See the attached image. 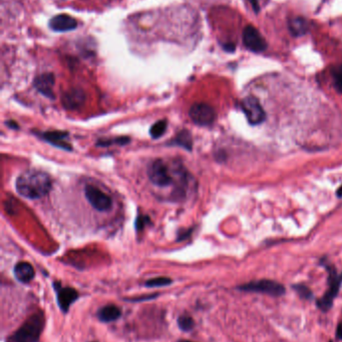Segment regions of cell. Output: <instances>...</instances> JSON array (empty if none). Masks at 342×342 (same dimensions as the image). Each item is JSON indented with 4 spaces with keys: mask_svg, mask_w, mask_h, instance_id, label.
<instances>
[{
    "mask_svg": "<svg viewBox=\"0 0 342 342\" xmlns=\"http://www.w3.org/2000/svg\"><path fill=\"white\" fill-rule=\"evenodd\" d=\"M17 192L29 199H38L47 195L53 187L51 176L39 170H28L22 172L16 179Z\"/></svg>",
    "mask_w": 342,
    "mask_h": 342,
    "instance_id": "obj_1",
    "label": "cell"
},
{
    "mask_svg": "<svg viewBox=\"0 0 342 342\" xmlns=\"http://www.w3.org/2000/svg\"><path fill=\"white\" fill-rule=\"evenodd\" d=\"M327 270L329 273L328 276L329 287L324 293V295L317 301V306L323 311H327L331 308L333 300L338 294L342 284V274H337L335 268L332 266H327Z\"/></svg>",
    "mask_w": 342,
    "mask_h": 342,
    "instance_id": "obj_2",
    "label": "cell"
},
{
    "mask_svg": "<svg viewBox=\"0 0 342 342\" xmlns=\"http://www.w3.org/2000/svg\"><path fill=\"white\" fill-rule=\"evenodd\" d=\"M42 317L35 315L21 326L13 336L14 342H39L40 332L42 329Z\"/></svg>",
    "mask_w": 342,
    "mask_h": 342,
    "instance_id": "obj_3",
    "label": "cell"
},
{
    "mask_svg": "<svg viewBox=\"0 0 342 342\" xmlns=\"http://www.w3.org/2000/svg\"><path fill=\"white\" fill-rule=\"evenodd\" d=\"M148 176L153 185L159 187H167L174 181L169 165L161 159L154 160L149 165Z\"/></svg>",
    "mask_w": 342,
    "mask_h": 342,
    "instance_id": "obj_4",
    "label": "cell"
},
{
    "mask_svg": "<svg viewBox=\"0 0 342 342\" xmlns=\"http://www.w3.org/2000/svg\"><path fill=\"white\" fill-rule=\"evenodd\" d=\"M240 290L248 291V292H257V293H265L272 296H281L285 293V288L282 284L269 280V279H261L257 281H251L246 284H243L238 287Z\"/></svg>",
    "mask_w": 342,
    "mask_h": 342,
    "instance_id": "obj_5",
    "label": "cell"
},
{
    "mask_svg": "<svg viewBox=\"0 0 342 342\" xmlns=\"http://www.w3.org/2000/svg\"><path fill=\"white\" fill-rule=\"evenodd\" d=\"M85 195L89 204L96 211H108L113 206L112 198L95 186L87 185L85 189Z\"/></svg>",
    "mask_w": 342,
    "mask_h": 342,
    "instance_id": "obj_6",
    "label": "cell"
},
{
    "mask_svg": "<svg viewBox=\"0 0 342 342\" xmlns=\"http://www.w3.org/2000/svg\"><path fill=\"white\" fill-rule=\"evenodd\" d=\"M190 118L193 122L201 126L211 125L216 119V112L214 108L206 103H195L190 108Z\"/></svg>",
    "mask_w": 342,
    "mask_h": 342,
    "instance_id": "obj_7",
    "label": "cell"
},
{
    "mask_svg": "<svg viewBox=\"0 0 342 342\" xmlns=\"http://www.w3.org/2000/svg\"><path fill=\"white\" fill-rule=\"evenodd\" d=\"M241 107L250 124L258 125L265 120V111L255 97L249 96L244 98L241 103Z\"/></svg>",
    "mask_w": 342,
    "mask_h": 342,
    "instance_id": "obj_8",
    "label": "cell"
},
{
    "mask_svg": "<svg viewBox=\"0 0 342 342\" xmlns=\"http://www.w3.org/2000/svg\"><path fill=\"white\" fill-rule=\"evenodd\" d=\"M244 45L253 52H263L267 48V42L256 28L251 25L245 27L243 31Z\"/></svg>",
    "mask_w": 342,
    "mask_h": 342,
    "instance_id": "obj_9",
    "label": "cell"
},
{
    "mask_svg": "<svg viewBox=\"0 0 342 342\" xmlns=\"http://www.w3.org/2000/svg\"><path fill=\"white\" fill-rule=\"evenodd\" d=\"M55 83L56 78L53 73H42L38 75L33 81V85L36 88V90L50 99H55L56 97L54 92Z\"/></svg>",
    "mask_w": 342,
    "mask_h": 342,
    "instance_id": "obj_10",
    "label": "cell"
},
{
    "mask_svg": "<svg viewBox=\"0 0 342 342\" xmlns=\"http://www.w3.org/2000/svg\"><path fill=\"white\" fill-rule=\"evenodd\" d=\"M50 27L56 32H67L78 28V21L68 14H58L50 20Z\"/></svg>",
    "mask_w": 342,
    "mask_h": 342,
    "instance_id": "obj_11",
    "label": "cell"
},
{
    "mask_svg": "<svg viewBox=\"0 0 342 342\" xmlns=\"http://www.w3.org/2000/svg\"><path fill=\"white\" fill-rule=\"evenodd\" d=\"M56 290L58 305L63 312H66L71 303L79 298V293L71 287H61L58 283L56 284Z\"/></svg>",
    "mask_w": 342,
    "mask_h": 342,
    "instance_id": "obj_12",
    "label": "cell"
},
{
    "mask_svg": "<svg viewBox=\"0 0 342 342\" xmlns=\"http://www.w3.org/2000/svg\"><path fill=\"white\" fill-rule=\"evenodd\" d=\"M86 100L85 92L80 88H72L66 91L61 98L62 104L67 109H76L82 106Z\"/></svg>",
    "mask_w": 342,
    "mask_h": 342,
    "instance_id": "obj_13",
    "label": "cell"
},
{
    "mask_svg": "<svg viewBox=\"0 0 342 342\" xmlns=\"http://www.w3.org/2000/svg\"><path fill=\"white\" fill-rule=\"evenodd\" d=\"M67 136H68L67 132L47 131L41 133V137L51 144L57 146L58 148L71 150V146L67 142Z\"/></svg>",
    "mask_w": 342,
    "mask_h": 342,
    "instance_id": "obj_14",
    "label": "cell"
},
{
    "mask_svg": "<svg viewBox=\"0 0 342 342\" xmlns=\"http://www.w3.org/2000/svg\"><path fill=\"white\" fill-rule=\"evenodd\" d=\"M14 275L16 279L22 283H29L34 278L35 272L29 262H19L14 267Z\"/></svg>",
    "mask_w": 342,
    "mask_h": 342,
    "instance_id": "obj_15",
    "label": "cell"
},
{
    "mask_svg": "<svg viewBox=\"0 0 342 342\" xmlns=\"http://www.w3.org/2000/svg\"><path fill=\"white\" fill-rule=\"evenodd\" d=\"M121 314L120 309L115 305H107L101 308L97 312V317L103 322H112L116 320Z\"/></svg>",
    "mask_w": 342,
    "mask_h": 342,
    "instance_id": "obj_16",
    "label": "cell"
},
{
    "mask_svg": "<svg viewBox=\"0 0 342 342\" xmlns=\"http://www.w3.org/2000/svg\"><path fill=\"white\" fill-rule=\"evenodd\" d=\"M308 22L301 17L293 18L289 21V30L294 36H302L308 31Z\"/></svg>",
    "mask_w": 342,
    "mask_h": 342,
    "instance_id": "obj_17",
    "label": "cell"
},
{
    "mask_svg": "<svg viewBox=\"0 0 342 342\" xmlns=\"http://www.w3.org/2000/svg\"><path fill=\"white\" fill-rule=\"evenodd\" d=\"M175 144L182 146L183 148H186L188 150L192 149L193 146V140L190 132L188 130H182L177 134V137L174 139Z\"/></svg>",
    "mask_w": 342,
    "mask_h": 342,
    "instance_id": "obj_18",
    "label": "cell"
},
{
    "mask_svg": "<svg viewBox=\"0 0 342 342\" xmlns=\"http://www.w3.org/2000/svg\"><path fill=\"white\" fill-rule=\"evenodd\" d=\"M167 126L168 123L166 120H159L157 121L150 129V134L154 139H158L161 136H163L165 134V132L167 130Z\"/></svg>",
    "mask_w": 342,
    "mask_h": 342,
    "instance_id": "obj_19",
    "label": "cell"
},
{
    "mask_svg": "<svg viewBox=\"0 0 342 342\" xmlns=\"http://www.w3.org/2000/svg\"><path fill=\"white\" fill-rule=\"evenodd\" d=\"M332 77L335 89L342 94V64L335 66L332 69Z\"/></svg>",
    "mask_w": 342,
    "mask_h": 342,
    "instance_id": "obj_20",
    "label": "cell"
},
{
    "mask_svg": "<svg viewBox=\"0 0 342 342\" xmlns=\"http://www.w3.org/2000/svg\"><path fill=\"white\" fill-rule=\"evenodd\" d=\"M178 324L180 326V328L184 331H189L194 327V320L191 316L188 314H184L181 315L178 319Z\"/></svg>",
    "mask_w": 342,
    "mask_h": 342,
    "instance_id": "obj_21",
    "label": "cell"
},
{
    "mask_svg": "<svg viewBox=\"0 0 342 342\" xmlns=\"http://www.w3.org/2000/svg\"><path fill=\"white\" fill-rule=\"evenodd\" d=\"M128 142H130V138L129 137H117V138H114L112 139H102L100 140L96 145L99 146H109L111 144H119V145H125Z\"/></svg>",
    "mask_w": 342,
    "mask_h": 342,
    "instance_id": "obj_22",
    "label": "cell"
},
{
    "mask_svg": "<svg viewBox=\"0 0 342 342\" xmlns=\"http://www.w3.org/2000/svg\"><path fill=\"white\" fill-rule=\"evenodd\" d=\"M172 280L167 277H158L154 279H150L145 282V286L148 287H159V286H166L171 284Z\"/></svg>",
    "mask_w": 342,
    "mask_h": 342,
    "instance_id": "obj_23",
    "label": "cell"
},
{
    "mask_svg": "<svg viewBox=\"0 0 342 342\" xmlns=\"http://www.w3.org/2000/svg\"><path fill=\"white\" fill-rule=\"evenodd\" d=\"M293 287H294V290H296V292L300 295V297H302L304 299H311L312 298V292L307 286H305L303 284H297V285H294Z\"/></svg>",
    "mask_w": 342,
    "mask_h": 342,
    "instance_id": "obj_24",
    "label": "cell"
},
{
    "mask_svg": "<svg viewBox=\"0 0 342 342\" xmlns=\"http://www.w3.org/2000/svg\"><path fill=\"white\" fill-rule=\"evenodd\" d=\"M144 223H145L144 217H138V223H137V227H138V229L143 228Z\"/></svg>",
    "mask_w": 342,
    "mask_h": 342,
    "instance_id": "obj_25",
    "label": "cell"
},
{
    "mask_svg": "<svg viewBox=\"0 0 342 342\" xmlns=\"http://www.w3.org/2000/svg\"><path fill=\"white\" fill-rule=\"evenodd\" d=\"M224 49H225L226 51H230V52H232V51H234V50H235V45H234V44H231V43H229V44H225V45H224Z\"/></svg>",
    "mask_w": 342,
    "mask_h": 342,
    "instance_id": "obj_26",
    "label": "cell"
},
{
    "mask_svg": "<svg viewBox=\"0 0 342 342\" xmlns=\"http://www.w3.org/2000/svg\"><path fill=\"white\" fill-rule=\"evenodd\" d=\"M249 1L251 2L254 11H255V12H258V11H259V3H258V1H257V0H249Z\"/></svg>",
    "mask_w": 342,
    "mask_h": 342,
    "instance_id": "obj_27",
    "label": "cell"
},
{
    "mask_svg": "<svg viewBox=\"0 0 342 342\" xmlns=\"http://www.w3.org/2000/svg\"><path fill=\"white\" fill-rule=\"evenodd\" d=\"M336 336L338 339H342V322L339 323L338 327H337V331H336Z\"/></svg>",
    "mask_w": 342,
    "mask_h": 342,
    "instance_id": "obj_28",
    "label": "cell"
},
{
    "mask_svg": "<svg viewBox=\"0 0 342 342\" xmlns=\"http://www.w3.org/2000/svg\"><path fill=\"white\" fill-rule=\"evenodd\" d=\"M7 125H8L9 127L13 128V129H16V128H18V125H17L15 122H13V121H9V122H7Z\"/></svg>",
    "mask_w": 342,
    "mask_h": 342,
    "instance_id": "obj_29",
    "label": "cell"
},
{
    "mask_svg": "<svg viewBox=\"0 0 342 342\" xmlns=\"http://www.w3.org/2000/svg\"><path fill=\"white\" fill-rule=\"evenodd\" d=\"M336 194H337V196H338V197H342V185L339 186V188H338V190H337Z\"/></svg>",
    "mask_w": 342,
    "mask_h": 342,
    "instance_id": "obj_30",
    "label": "cell"
},
{
    "mask_svg": "<svg viewBox=\"0 0 342 342\" xmlns=\"http://www.w3.org/2000/svg\"><path fill=\"white\" fill-rule=\"evenodd\" d=\"M179 342H192V341H189V340H180Z\"/></svg>",
    "mask_w": 342,
    "mask_h": 342,
    "instance_id": "obj_31",
    "label": "cell"
}]
</instances>
